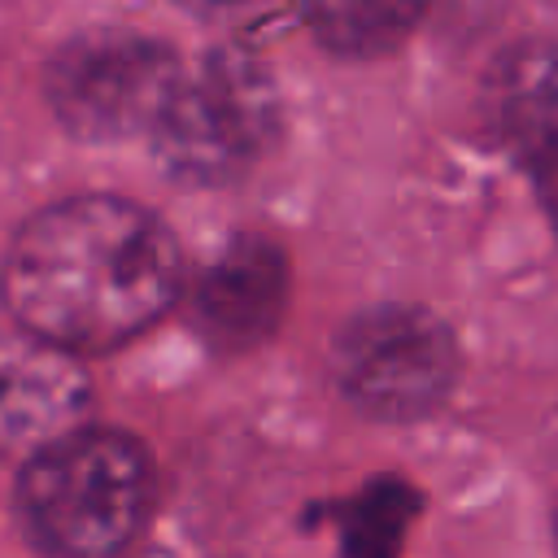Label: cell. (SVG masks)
I'll return each mask as SVG.
<instances>
[{
	"instance_id": "obj_7",
	"label": "cell",
	"mask_w": 558,
	"mask_h": 558,
	"mask_svg": "<svg viewBox=\"0 0 558 558\" xmlns=\"http://www.w3.org/2000/svg\"><path fill=\"white\" fill-rule=\"evenodd\" d=\"M87 375L78 357L26 336L0 331V453H39L57 436L83 427Z\"/></svg>"
},
{
	"instance_id": "obj_10",
	"label": "cell",
	"mask_w": 558,
	"mask_h": 558,
	"mask_svg": "<svg viewBox=\"0 0 558 558\" xmlns=\"http://www.w3.org/2000/svg\"><path fill=\"white\" fill-rule=\"evenodd\" d=\"M414 514V493L401 480H379L357 493V501L344 510L340 536L344 558H397L405 523Z\"/></svg>"
},
{
	"instance_id": "obj_6",
	"label": "cell",
	"mask_w": 558,
	"mask_h": 558,
	"mask_svg": "<svg viewBox=\"0 0 558 558\" xmlns=\"http://www.w3.org/2000/svg\"><path fill=\"white\" fill-rule=\"evenodd\" d=\"M292 292L288 257L266 235L231 240L192 283V327L218 353H248L275 336Z\"/></svg>"
},
{
	"instance_id": "obj_1",
	"label": "cell",
	"mask_w": 558,
	"mask_h": 558,
	"mask_svg": "<svg viewBox=\"0 0 558 558\" xmlns=\"http://www.w3.org/2000/svg\"><path fill=\"white\" fill-rule=\"evenodd\" d=\"M183 292L170 227L144 205L83 192L35 209L0 270L17 331L78 357L109 353L148 331Z\"/></svg>"
},
{
	"instance_id": "obj_9",
	"label": "cell",
	"mask_w": 558,
	"mask_h": 558,
	"mask_svg": "<svg viewBox=\"0 0 558 558\" xmlns=\"http://www.w3.org/2000/svg\"><path fill=\"white\" fill-rule=\"evenodd\" d=\"M423 17V4H392V0H362V4H310L305 22L314 39L340 57H379L392 52L410 26Z\"/></svg>"
},
{
	"instance_id": "obj_3",
	"label": "cell",
	"mask_w": 558,
	"mask_h": 558,
	"mask_svg": "<svg viewBox=\"0 0 558 558\" xmlns=\"http://www.w3.org/2000/svg\"><path fill=\"white\" fill-rule=\"evenodd\" d=\"M279 135V96L257 57L244 48H214L183 74L153 148L183 183L240 179Z\"/></svg>"
},
{
	"instance_id": "obj_2",
	"label": "cell",
	"mask_w": 558,
	"mask_h": 558,
	"mask_svg": "<svg viewBox=\"0 0 558 558\" xmlns=\"http://www.w3.org/2000/svg\"><path fill=\"white\" fill-rule=\"evenodd\" d=\"M153 506V466L140 440L113 427H74L17 471V514L48 558L122 554Z\"/></svg>"
},
{
	"instance_id": "obj_5",
	"label": "cell",
	"mask_w": 558,
	"mask_h": 558,
	"mask_svg": "<svg viewBox=\"0 0 558 558\" xmlns=\"http://www.w3.org/2000/svg\"><path fill=\"white\" fill-rule=\"evenodd\" d=\"M462 371L449 323L423 305H371L331 344V379L371 418L414 423L445 405Z\"/></svg>"
},
{
	"instance_id": "obj_11",
	"label": "cell",
	"mask_w": 558,
	"mask_h": 558,
	"mask_svg": "<svg viewBox=\"0 0 558 558\" xmlns=\"http://www.w3.org/2000/svg\"><path fill=\"white\" fill-rule=\"evenodd\" d=\"M549 183H554V187H549V205H554V218H558V174H554Z\"/></svg>"
},
{
	"instance_id": "obj_4",
	"label": "cell",
	"mask_w": 558,
	"mask_h": 558,
	"mask_svg": "<svg viewBox=\"0 0 558 558\" xmlns=\"http://www.w3.org/2000/svg\"><path fill=\"white\" fill-rule=\"evenodd\" d=\"M179 83V52L126 26L78 31L48 61L52 113L70 135L92 144L153 135Z\"/></svg>"
},
{
	"instance_id": "obj_12",
	"label": "cell",
	"mask_w": 558,
	"mask_h": 558,
	"mask_svg": "<svg viewBox=\"0 0 558 558\" xmlns=\"http://www.w3.org/2000/svg\"><path fill=\"white\" fill-rule=\"evenodd\" d=\"M554 536H558V514H554Z\"/></svg>"
},
{
	"instance_id": "obj_8",
	"label": "cell",
	"mask_w": 558,
	"mask_h": 558,
	"mask_svg": "<svg viewBox=\"0 0 558 558\" xmlns=\"http://www.w3.org/2000/svg\"><path fill=\"white\" fill-rule=\"evenodd\" d=\"M497 140L541 179L558 174V39L510 44L484 83Z\"/></svg>"
}]
</instances>
